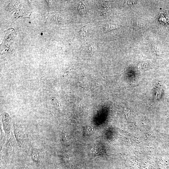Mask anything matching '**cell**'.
I'll return each instance as SVG.
<instances>
[{"label":"cell","mask_w":169,"mask_h":169,"mask_svg":"<svg viewBox=\"0 0 169 169\" xmlns=\"http://www.w3.org/2000/svg\"><path fill=\"white\" fill-rule=\"evenodd\" d=\"M151 65L150 64L147 63H143L140 65V69L143 70H147L150 69Z\"/></svg>","instance_id":"1"},{"label":"cell","mask_w":169,"mask_h":169,"mask_svg":"<svg viewBox=\"0 0 169 169\" xmlns=\"http://www.w3.org/2000/svg\"><path fill=\"white\" fill-rule=\"evenodd\" d=\"M121 27V26L120 25L115 24H110L106 27V29L109 30H112L119 29Z\"/></svg>","instance_id":"2"},{"label":"cell","mask_w":169,"mask_h":169,"mask_svg":"<svg viewBox=\"0 0 169 169\" xmlns=\"http://www.w3.org/2000/svg\"><path fill=\"white\" fill-rule=\"evenodd\" d=\"M93 47H92V46H91L90 47H89V51H90V52L91 53H92L93 52Z\"/></svg>","instance_id":"3"}]
</instances>
